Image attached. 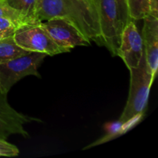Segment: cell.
<instances>
[{
    "mask_svg": "<svg viewBox=\"0 0 158 158\" xmlns=\"http://www.w3.org/2000/svg\"><path fill=\"white\" fill-rule=\"evenodd\" d=\"M19 27L12 20L7 18H0V31H12L15 32Z\"/></svg>",
    "mask_w": 158,
    "mask_h": 158,
    "instance_id": "2e32d148",
    "label": "cell"
},
{
    "mask_svg": "<svg viewBox=\"0 0 158 158\" xmlns=\"http://www.w3.org/2000/svg\"><path fill=\"white\" fill-rule=\"evenodd\" d=\"M31 52L20 47L14 40L13 33L0 40V64L24 56Z\"/></svg>",
    "mask_w": 158,
    "mask_h": 158,
    "instance_id": "30bf717a",
    "label": "cell"
},
{
    "mask_svg": "<svg viewBox=\"0 0 158 158\" xmlns=\"http://www.w3.org/2000/svg\"><path fill=\"white\" fill-rule=\"evenodd\" d=\"M19 154V150L7 140L0 139V157H16Z\"/></svg>",
    "mask_w": 158,
    "mask_h": 158,
    "instance_id": "5bb4252c",
    "label": "cell"
},
{
    "mask_svg": "<svg viewBox=\"0 0 158 158\" xmlns=\"http://www.w3.org/2000/svg\"><path fill=\"white\" fill-rule=\"evenodd\" d=\"M117 56L129 69L137 67L143 56V40L134 21H130L123 29Z\"/></svg>",
    "mask_w": 158,
    "mask_h": 158,
    "instance_id": "ba28073f",
    "label": "cell"
},
{
    "mask_svg": "<svg viewBox=\"0 0 158 158\" xmlns=\"http://www.w3.org/2000/svg\"><path fill=\"white\" fill-rule=\"evenodd\" d=\"M39 1L40 0H6L11 7L21 12L34 23H40L35 16Z\"/></svg>",
    "mask_w": 158,
    "mask_h": 158,
    "instance_id": "8fae6325",
    "label": "cell"
},
{
    "mask_svg": "<svg viewBox=\"0 0 158 158\" xmlns=\"http://www.w3.org/2000/svg\"><path fill=\"white\" fill-rule=\"evenodd\" d=\"M40 23L26 25L16 29L13 36L17 45L28 52H41L51 56L67 52L54 42Z\"/></svg>",
    "mask_w": 158,
    "mask_h": 158,
    "instance_id": "5b68a950",
    "label": "cell"
},
{
    "mask_svg": "<svg viewBox=\"0 0 158 158\" xmlns=\"http://www.w3.org/2000/svg\"><path fill=\"white\" fill-rule=\"evenodd\" d=\"M0 18H7L12 20L19 28L34 23L21 12L11 7L6 0H0Z\"/></svg>",
    "mask_w": 158,
    "mask_h": 158,
    "instance_id": "7c38bea8",
    "label": "cell"
},
{
    "mask_svg": "<svg viewBox=\"0 0 158 158\" xmlns=\"http://www.w3.org/2000/svg\"><path fill=\"white\" fill-rule=\"evenodd\" d=\"M41 26L49 33L56 43L69 52L77 46H86L91 42L85 38L73 24L60 18L41 22Z\"/></svg>",
    "mask_w": 158,
    "mask_h": 158,
    "instance_id": "8992f818",
    "label": "cell"
},
{
    "mask_svg": "<svg viewBox=\"0 0 158 158\" xmlns=\"http://www.w3.org/2000/svg\"><path fill=\"white\" fill-rule=\"evenodd\" d=\"M143 19L141 37L143 54L154 80L158 67V17L149 14Z\"/></svg>",
    "mask_w": 158,
    "mask_h": 158,
    "instance_id": "9c48e42d",
    "label": "cell"
},
{
    "mask_svg": "<svg viewBox=\"0 0 158 158\" xmlns=\"http://www.w3.org/2000/svg\"><path fill=\"white\" fill-rule=\"evenodd\" d=\"M131 21L143 19L150 14V0H127Z\"/></svg>",
    "mask_w": 158,
    "mask_h": 158,
    "instance_id": "4fadbf2b",
    "label": "cell"
},
{
    "mask_svg": "<svg viewBox=\"0 0 158 158\" xmlns=\"http://www.w3.org/2000/svg\"><path fill=\"white\" fill-rule=\"evenodd\" d=\"M46 56L44 53L31 52L0 64V93L8 94L15 83L27 76L41 78L38 69Z\"/></svg>",
    "mask_w": 158,
    "mask_h": 158,
    "instance_id": "277c9868",
    "label": "cell"
},
{
    "mask_svg": "<svg viewBox=\"0 0 158 158\" xmlns=\"http://www.w3.org/2000/svg\"><path fill=\"white\" fill-rule=\"evenodd\" d=\"M35 16L40 23L54 18L63 19L88 40L100 43V18L94 0H40Z\"/></svg>",
    "mask_w": 158,
    "mask_h": 158,
    "instance_id": "6da1fadb",
    "label": "cell"
},
{
    "mask_svg": "<svg viewBox=\"0 0 158 158\" xmlns=\"http://www.w3.org/2000/svg\"><path fill=\"white\" fill-rule=\"evenodd\" d=\"M150 14L158 17V0H150Z\"/></svg>",
    "mask_w": 158,
    "mask_h": 158,
    "instance_id": "e0dca14e",
    "label": "cell"
},
{
    "mask_svg": "<svg viewBox=\"0 0 158 158\" xmlns=\"http://www.w3.org/2000/svg\"><path fill=\"white\" fill-rule=\"evenodd\" d=\"M32 122L42 120L17 111L8 102L7 94L0 93V139L7 140L12 135L28 137L29 133L24 126Z\"/></svg>",
    "mask_w": 158,
    "mask_h": 158,
    "instance_id": "52a82bcc",
    "label": "cell"
},
{
    "mask_svg": "<svg viewBox=\"0 0 158 158\" xmlns=\"http://www.w3.org/2000/svg\"><path fill=\"white\" fill-rule=\"evenodd\" d=\"M117 6H118L119 12H120V19L123 22L124 27L130 21L129 14H128V8H127V0H117Z\"/></svg>",
    "mask_w": 158,
    "mask_h": 158,
    "instance_id": "9a60e30c",
    "label": "cell"
},
{
    "mask_svg": "<svg viewBox=\"0 0 158 158\" xmlns=\"http://www.w3.org/2000/svg\"><path fill=\"white\" fill-rule=\"evenodd\" d=\"M99 12L100 35L99 45L105 46L112 56L118 55L124 25L120 19L117 0H94Z\"/></svg>",
    "mask_w": 158,
    "mask_h": 158,
    "instance_id": "3957f363",
    "label": "cell"
},
{
    "mask_svg": "<svg viewBox=\"0 0 158 158\" xmlns=\"http://www.w3.org/2000/svg\"><path fill=\"white\" fill-rule=\"evenodd\" d=\"M12 33H14V32H12V31H0V40L6 35H10Z\"/></svg>",
    "mask_w": 158,
    "mask_h": 158,
    "instance_id": "ac0fdd59",
    "label": "cell"
},
{
    "mask_svg": "<svg viewBox=\"0 0 158 158\" xmlns=\"http://www.w3.org/2000/svg\"><path fill=\"white\" fill-rule=\"evenodd\" d=\"M131 73L130 91L124 110L120 116V122L127 121L139 114H144L148 105L149 93L154 79L145 60L144 54L137 67L129 69Z\"/></svg>",
    "mask_w": 158,
    "mask_h": 158,
    "instance_id": "7a4b0ae2",
    "label": "cell"
}]
</instances>
